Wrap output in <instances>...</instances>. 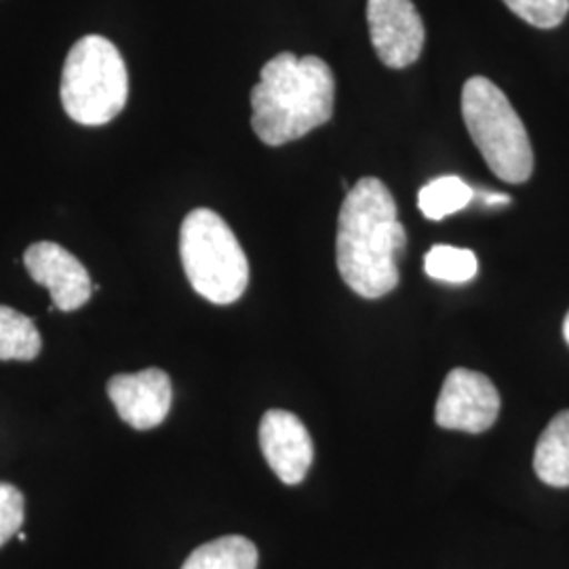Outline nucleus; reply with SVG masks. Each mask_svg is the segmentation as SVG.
<instances>
[{"instance_id": "obj_1", "label": "nucleus", "mask_w": 569, "mask_h": 569, "mask_svg": "<svg viewBox=\"0 0 569 569\" xmlns=\"http://www.w3.org/2000/svg\"><path fill=\"white\" fill-rule=\"evenodd\" d=\"M407 232L397 203L378 178H363L346 192L338 216L336 262L345 283L367 300H378L399 284Z\"/></svg>"}, {"instance_id": "obj_2", "label": "nucleus", "mask_w": 569, "mask_h": 569, "mask_svg": "<svg viewBox=\"0 0 569 569\" xmlns=\"http://www.w3.org/2000/svg\"><path fill=\"white\" fill-rule=\"evenodd\" d=\"M336 79L317 56L279 53L251 91V127L266 146L296 142L333 117Z\"/></svg>"}, {"instance_id": "obj_3", "label": "nucleus", "mask_w": 569, "mask_h": 569, "mask_svg": "<svg viewBox=\"0 0 569 569\" xmlns=\"http://www.w3.org/2000/svg\"><path fill=\"white\" fill-rule=\"evenodd\" d=\"M180 256L192 289L211 305H232L243 296L249 262L239 239L216 211L201 207L183 218Z\"/></svg>"}, {"instance_id": "obj_4", "label": "nucleus", "mask_w": 569, "mask_h": 569, "mask_svg": "<svg viewBox=\"0 0 569 569\" xmlns=\"http://www.w3.org/2000/svg\"><path fill=\"white\" fill-rule=\"evenodd\" d=\"M462 117L470 140L496 178L509 183L528 182L533 171L528 131L496 82L486 77H472L465 82Z\"/></svg>"}, {"instance_id": "obj_5", "label": "nucleus", "mask_w": 569, "mask_h": 569, "mask_svg": "<svg viewBox=\"0 0 569 569\" xmlns=\"http://www.w3.org/2000/svg\"><path fill=\"white\" fill-rule=\"evenodd\" d=\"M60 96L72 121L87 127L114 121L129 98V74L119 49L98 34L82 37L63 61Z\"/></svg>"}, {"instance_id": "obj_6", "label": "nucleus", "mask_w": 569, "mask_h": 569, "mask_svg": "<svg viewBox=\"0 0 569 569\" xmlns=\"http://www.w3.org/2000/svg\"><path fill=\"white\" fill-rule=\"evenodd\" d=\"M500 413V395L488 376L472 369H451L437 399L435 420L441 428L486 432Z\"/></svg>"}, {"instance_id": "obj_7", "label": "nucleus", "mask_w": 569, "mask_h": 569, "mask_svg": "<svg viewBox=\"0 0 569 569\" xmlns=\"http://www.w3.org/2000/svg\"><path fill=\"white\" fill-rule=\"evenodd\" d=\"M369 39L380 61L401 70L422 56L427 30L411 0H369Z\"/></svg>"}, {"instance_id": "obj_8", "label": "nucleus", "mask_w": 569, "mask_h": 569, "mask_svg": "<svg viewBox=\"0 0 569 569\" xmlns=\"http://www.w3.org/2000/svg\"><path fill=\"white\" fill-rule=\"evenodd\" d=\"M23 264L37 283L49 289L56 310L74 312L93 293L87 268L61 244L51 241L30 244L23 253Z\"/></svg>"}, {"instance_id": "obj_9", "label": "nucleus", "mask_w": 569, "mask_h": 569, "mask_svg": "<svg viewBox=\"0 0 569 569\" xmlns=\"http://www.w3.org/2000/svg\"><path fill=\"white\" fill-rule=\"evenodd\" d=\"M106 390L122 422L136 430L163 425L173 399L169 376L157 367L138 373H119L110 378Z\"/></svg>"}, {"instance_id": "obj_10", "label": "nucleus", "mask_w": 569, "mask_h": 569, "mask_svg": "<svg viewBox=\"0 0 569 569\" xmlns=\"http://www.w3.org/2000/svg\"><path fill=\"white\" fill-rule=\"evenodd\" d=\"M260 448L268 467L284 486H298L305 481L312 465L315 448L305 422L284 409L266 411L260 422Z\"/></svg>"}, {"instance_id": "obj_11", "label": "nucleus", "mask_w": 569, "mask_h": 569, "mask_svg": "<svg viewBox=\"0 0 569 569\" xmlns=\"http://www.w3.org/2000/svg\"><path fill=\"white\" fill-rule=\"evenodd\" d=\"M533 470L550 488H569V409L559 411L540 435Z\"/></svg>"}, {"instance_id": "obj_12", "label": "nucleus", "mask_w": 569, "mask_h": 569, "mask_svg": "<svg viewBox=\"0 0 569 569\" xmlns=\"http://www.w3.org/2000/svg\"><path fill=\"white\" fill-rule=\"evenodd\" d=\"M182 569H258V549L243 536H224L194 550Z\"/></svg>"}, {"instance_id": "obj_13", "label": "nucleus", "mask_w": 569, "mask_h": 569, "mask_svg": "<svg viewBox=\"0 0 569 569\" xmlns=\"http://www.w3.org/2000/svg\"><path fill=\"white\" fill-rule=\"evenodd\" d=\"M41 348L42 338L34 321L0 305V361H34Z\"/></svg>"}, {"instance_id": "obj_14", "label": "nucleus", "mask_w": 569, "mask_h": 569, "mask_svg": "<svg viewBox=\"0 0 569 569\" xmlns=\"http://www.w3.org/2000/svg\"><path fill=\"white\" fill-rule=\"evenodd\" d=\"M475 199V190L458 176H443L428 182L418 194V207L425 218L439 222L458 213Z\"/></svg>"}, {"instance_id": "obj_15", "label": "nucleus", "mask_w": 569, "mask_h": 569, "mask_svg": "<svg viewBox=\"0 0 569 569\" xmlns=\"http://www.w3.org/2000/svg\"><path fill=\"white\" fill-rule=\"evenodd\" d=\"M428 277L443 283H468L477 277L479 262L470 249L435 244L425 258Z\"/></svg>"}, {"instance_id": "obj_16", "label": "nucleus", "mask_w": 569, "mask_h": 569, "mask_svg": "<svg viewBox=\"0 0 569 569\" xmlns=\"http://www.w3.org/2000/svg\"><path fill=\"white\" fill-rule=\"evenodd\" d=\"M510 11L533 28L552 30L561 26L569 13V0H502Z\"/></svg>"}, {"instance_id": "obj_17", "label": "nucleus", "mask_w": 569, "mask_h": 569, "mask_svg": "<svg viewBox=\"0 0 569 569\" xmlns=\"http://www.w3.org/2000/svg\"><path fill=\"white\" fill-rule=\"evenodd\" d=\"M26 517V502L20 489L11 483H0V547L20 533Z\"/></svg>"}, {"instance_id": "obj_18", "label": "nucleus", "mask_w": 569, "mask_h": 569, "mask_svg": "<svg viewBox=\"0 0 569 569\" xmlns=\"http://www.w3.org/2000/svg\"><path fill=\"white\" fill-rule=\"evenodd\" d=\"M475 199L483 204V207H505V204H510V201H512L509 194L489 192V190H477V192H475Z\"/></svg>"}, {"instance_id": "obj_19", "label": "nucleus", "mask_w": 569, "mask_h": 569, "mask_svg": "<svg viewBox=\"0 0 569 569\" xmlns=\"http://www.w3.org/2000/svg\"><path fill=\"white\" fill-rule=\"evenodd\" d=\"M563 336H566V342L569 345V312L566 321H563Z\"/></svg>"}, {"instance_id": "obj_20", "label": "nucleus", "mask_w": 569, "mask_h": 569, "mask_svg": "<svg viewBox=\"0 0 569 569\" xmlns=\"http://www.w3.org/2000/svg\"><path fill=\"white\" fill-rule=\"evenodd\" d=\"M18 538H20L21 542H26V533H23V531H20V533H18Z\"/></svg>"}]
</instances>
